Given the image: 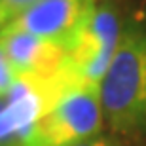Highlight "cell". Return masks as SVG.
Returning a JSON list of instances; mask_svg holds the SVG:
<instances>
[{"instance_id": "cell-3", "label": "cell", "mask_w": 146, "mask_h": 146, "mask_svg": "<svg viewBox=\"0 0 146 146\" xmlns=\"http://www.w3.org/2000/svg\"><path fill=\"white\" fill-rule=\"evenodd\" d=\"M125 31L118 0H97L91 19L66 55V63L80 84L101 87Z\"/></svg>"}, {"instance_id": "cell-1", "label": "cell", "mask_w": 146, "mask_h": 146, "mask_svg": "<svg viewBox=\"0 0 146 146\" xmlns=\"http://www.w3.org/2000/svg\"><path fill=\"white\" fill-rule=\"evenodd\" d=\"M101 104L114 135L146 141V25L129 21L101 82Z\"/></svg>"}, {"instance_id": "cell-6", "label": "cell", "mask_w": 146, "mask_h": 146, "mask_svg": "<svg viewBox=\"0 0 146 146\" xmlns=\"http://www.w3.org/2000/svg\"><path fill=\"white\" fill-rule=\"evenodd\" d=\"M40 0H0V31L23 15Z\"/></svg>"}, {"instance_id": "cell-5", "label": "cell", "mask_w": 146, "mask_h": 146, "mask_svg": "<svg viewBox=\"0 0 146 146\" xmlns=\"http://www.w3.org/2000/svg\"><path fill=\"white\" fill-rule=\"evenodd\" d=\"M0 42L17 76L57 72L68 55L57 44L10 27L0 31Z\"/></svg>"}, {"instance_id": "cell-8", "label": "cell", "mask_w": 146, "mask_h": 146, "mask_svg": "<svg viewBox=\"0 0 146 146\" xmlns=\"http://www.w3.org/2000/svg\"><path fill=\"white\" fill-rule=\"evenodd\" d=\"M76 146H121L118 141H114L110 137H103V135H97V137H91V139H87V141L80 142V144Z\"/></svg>"}, {"instance_id": "cell-9", "label": "cell", "mask_w": 146, "mask_h": 146, "mask_svg": "<svg viewBox=\"0 0 146 146\" xmlns=\"http://www.w3.org/2000/svg\"><path fill=\"white\" fill-rule=\"evenodd\" d=\"M6 106V97H0V110Z\"/></svg>"}, {"instance_id": "cell-2", "label": "cell", "mask_w": 146, "mask_h": 146, "mask_svg": "<svg viewBox=\"0 0 146 146\" xmlns=\"http://www.w3.org/2000/svg\"><path fill=\"white\" fill-rule=\"evenodd\" d=\"M103 121L101 87L78 84L33 125L21 146H76L101 135Z\"/></svg>"}, {"instance_id": "cell-4", "label": "cell", "mask_w": 146, "mask_h": 146, "mask_svg": "<svg viewBox=\"0 0 146 146\" xmlns=\"http://www.w3.org/2000/svg\"><path fill=\"white\" fill-rule=\"evenodd\" d=\"M95 6L97 0H40L8 27L53 42L68 53L91 19Z\"/></svg>"}, {"instance_id": "cell-7", "label": "cell", "mask_w": 146, "mask_h": 146, "mask_svg": "<svg viewBox=\"0 0 146 146\" xmlns=\"http://www.w3.org/2000/svg\"><path fill=\"white\" fill-rule=\"evenodd\" d=\"M15 80H17V74L11 66L10 59H8L4 46L0 42V97H8V93L13 87Z\"/></svg>"}]
</instances>
